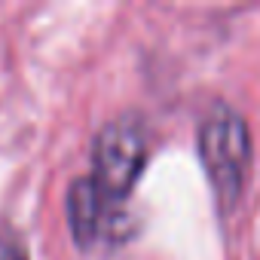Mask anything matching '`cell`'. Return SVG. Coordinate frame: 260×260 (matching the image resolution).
<instances>
[{
    "mask_svg": "<svg viewBox=\"0 0 260 260\" xmlns=\"http://www.w3.org/2000/svg\"><path fill=\"white\" fill-rule=\"evenodd\" d=\"M199 159L217 205L230 211L251 172V132L245 116L226 101H214L199 122Z\"/></svg>",
    "mask_w": 260,
    "mask_h": 260,
    "instance_id": "1",
    "label": "cell"
},
{
    "mask_svg": "<svg viewBox=\"0 0 260 260\" xmlns=\"http://www.w3.org/2000/svg\"><path fill=\"white\" fill-rule=\"evenodd\" d=\"M147 153L150 150H147L144 122L132 113L116 116L95 135L89 178L107 202L122 205L147 166Z\"/></svg>",
    "mask_w": 260,
    "mask_h": 260,
    "instance_id": "2",
    "label": "cell"
},
{
    "mask_svg": "<svg viewBox=\"0 0 260 260\" xmlns=\"http://www.w3.org/2000/svg\"><path fill=\"white\" fill-rule=\"evenodd\" d=\"M122 205L107 202L92 178H80L68 190V226L80 248H95L104 239H122Z\"/></svg>",
    "mask_w": 260,
    "mask_h": 260,
    "instance_id": "3",
    "label": "cell"
},
{
    "mask_svg": "<svg viewBox=\"0 0 260 260\" xmlns=\"http://www.w3.org/2000/svg\"><path fill=\"white\" fill-rule=\"evenodd\" d=\"M0 260H28V251L19 239L0 236Z\"/></svg>",
    "mask_w": 260,
    "mask_h": 260,
    "instance_id": "4",
    "label": "cell"
}]
</instances>
